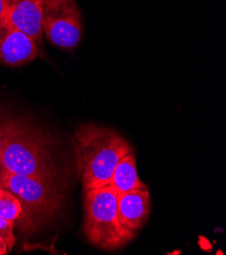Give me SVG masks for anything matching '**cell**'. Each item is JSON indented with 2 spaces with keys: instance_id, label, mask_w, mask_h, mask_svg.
<instances>
[{
  "instance_id": "6da1fadb",
  "label": "cell",
  "mask_w": 226,
  "mask_h": 255,
  "mask_svg": "<svg viewBox=\"0 0 226 255\" xmlns=\"http://www.w3.org/2000/svg\"><path fill=\"white\" fill-rule=\"evenodd\" d=\"M73 142L83 191L109 185L118 162L133 151L117 131L93 123L79 125Z\"/></svg>"
},
{
  "instance_id": "7a4b0ae2",
  "label": "cell",
  "mask_w": 226,
  "mask_h": 255,
  "mask_svg": "<svg viewBox=\"0 0 226 255\" xmlns=\"http://www.w3.org/2000/svg\"><path fill=\"white\" fill-rule=\"evenodd\" d=\"M0 167L11 174L53 179L55 175L48 140L29 123L13 120L0 157Z\"/></svg>"
},
{
  "instance_id": "3957f363",
  "label": "cell",
  "mask_w": 226,
  "mask_h": 255,
  "mask_svg": "<svg viewBox=\"0 0 226 255\" xmlns=\"http://www.w3.org/2000/svg\"><path fill=\"white\" fill-rule=\"evenodd\" d=\"M117 195L110 184L84 191L83 233L91 245L102 250H117L135 237L119 220Z\"/></svg>"
},
{
  "instance_id": "277c9868",
  "label": "cell",
  "mask_w": 226,
  "mask_h": 255,
  "mask_svg": "<svg viewBox=\"0 0 226 255\" xmlns=\"http://www.w3.org/2000/svg\"><path fill=\"white\" fill-rule=\"evenodd\" d=\"M0 188L10 191L19 199L22 213L18 220L27 229L53 219L61 207L62 194L53 179L11 174L2 170Z\"/></svg>"
},
{
  "instance_id": "5b68a950",
  "label": "cell",
  "mask_w": 226,
  "mask_h": 255,
  "mask_svg": "<svg viewBox=\"0 0 226 255\" xmlns=\"http://www.w3.org/2000/svg\"><path fill=\"white\" fill-rule=\"evenodd\" d=\"M43 34L54 46L71 50L82 37V16L75 0H45Z\"/></svg>"
},
{
  "instance_id": "8992f818",
  "label": "cell",
  "mask_w": 226,
  "mask_h": 255,
  "mask_svg": "<svg viewBox=\"0 0 226 255\" xmlns=\"http://www.w3.org/2000/svg\"><path fill=\"white\" fill-rule=\"evenodd\" d=\"M39 51V45L5 15L0 19V63L11 67L21 66L34 61Z\"/></svg>"
},
{
  "instance_id": "52a82bcc",
  "label": "cell",
  "mask_w": 226,
  "mask_h": 255,
  "mask_svg": "<svg viewBox=\"0 0 226 255\" xmlns=\"http://www.w3.org/2000/svg\"><path fill=\"white\" fill-rule=\"evenodd\" d=\"M5 16L39 47L43 45V9L45 0H6Z\"/></svg>"
},
{
  "instance_id": "ba28073f",
  "label": "cell",
  "mask_w": 226,
  "mask_h": 255,
  "mask_svg": "<svg viewBox=\"0 0 226 255\" xmlns=\"http://www.w3.org/2000/svg\"><path fill=\"white\" fill-rule=\"evenodd\" d=\"M150 208L151 201L148 187L133 189L117 195L119 220L125 228L135 235L147 222Z\"/></svg>"
},
{
  "instance_id": "9c48e42d",
  "label": "cell",
  "mask_w": 226,
  "mask_h": 255,
  "mask_svg": "<svg viewBox=\"0 0 226 255\" xmlns=\"http://www.w3.org/2000/svg\"><path fill=\"white\" fill-rule=\"evenodd\" d=\"M110 185L117 191V193L127 192L133 189L147 188L138 176L136 158L132 152L124 156L117 164Z\"/></svg>"
},
{
  "instance_id": "30bf717a",
  "label": "cell",
  "mask_w": 226,
  "mask_h": 255,
  "mask_svg": "<svg viewBox=\"0 0 226 255\" xmlns=\"http://www.w3.org/2000/svg\"><path fill=\"white\" fill-rule=\"evenodd\" d=\"M22 213L19 199L10 191L0 188V218L14 222Z\"/></svg>"
},
{
  "instance_id": "8fae6325",
  "label": "cell",
  "mask_w": 226,
  "mask_h": 255,
  "mask_svg": "<svg viewBox=\"0 0 226 255\" xmlns=\"http://www.w3.org/2000/svg\"><path fill=\"white\" fill-rule=\"evenodd\" d=\"M13 230L14 222L0 218V236L4 239L9 251H11L16 242V237L14 236Z\"/></svg>"
},
{
  "instance_id": "7c38bea8",
  "label": "cell",
  "mask_w": 226,
  "mask_h": 255,
  "mask_svg": "<svg viewBox=\"0 0 226 255\" xmlns=\"http://www.w3.org/2000/svg\"><path fill=\"white\" fill-rule=\"evenodd\" d=\"M12 123H13V119L0 116V157H1L2 150L4 148L7 136L10 132Z\"/></svg>"
},
{
  "instance_id": "4fadbf2b",
  "label": "cell",
  "mask_w": 226,
  "mask_h": 255,
  "mask_svg": "<svg viewBox=\"0 0 226 255\" xmlns=\"http://www.w3.org/2000/svg\"><path fill=\"white\" fill-rule=\"evenodd\" d=\"M9 252L8 247L4 241V239L0 236V255H5Z\"/></svg>"
},
{
  "instance_id": "5bb4252c",
  "label": "cell",
  "mask_w": 226,
  "mask_h": 255,
  "mask_svg": "<svg viewBox=\"0 0 226 255\" xmlns=\"http://www.w3.org/2000/svg\"><path fill=\"white\" fill-rule=\"evenodd\" d=\"M6 9H7L6 0H0V19L6 14Z\"/></svg>"
}]
</instances>
